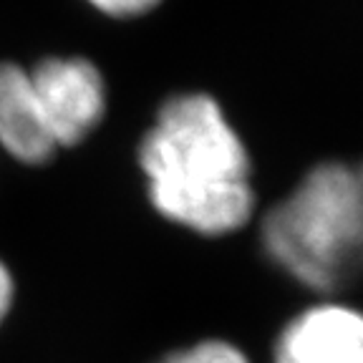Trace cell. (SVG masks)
<instances>
[{"label":"cell","mask_w":363,"mask_h":363,"mask_svg":"<svg viewBox=\"0 0 363 363\" xmlns=\"http://www.w3.org/2000/svg\"><path fill=\"white\" fill-rule=\"evenodd\" d=\"M159 363H250L238 346L227 340H202L197 346L177 351Z\"/></svg>","instance_id":"6"},{"label":"cell","mask_w":363,"mask_h":363,"mask_svg":"<svg viewBox=\"0 0 363 363\" xmlns=\"http://www.w3.org/2000/svg\"><path fill=\"white\" fill-rule=\"evenodd\" d=\"M267 255L320 293L363 272V162H323L265 215Z\"/></svg>","instance_id":"2"},{"label":"cell","mask_w":363,"mask_h":363,"mask_svg":"<svg viewBox=\"0 0 363 363\" xmlns=\"http://www.w3.org/2000/svg\"><path fill=\"white\" fill-rule=\"evenodd\" d=\"M30 86L56 147H76L106 116L108 84L101 66L81 53L45 56L28 66Z\"/></svg>","instance_id":"3"},{"label":"cell","mask_w":363,"mask_h":363,"mask_svg":"<svg viewBox=\"0 0 363 363\" xmlns=\"http://www.w3.org/2000/svg\"><path fill=\"white\" fill-rule=\"evenodd\" d=\"M0 147L16 162L40 167L58 152L30 86L28 66L0 61Z\"/></svg>","instance_id":"5"},{"label":"cell","mask_w":363,"mask_h":363,"mask_svg":"<svg viewBox=\"0 0 363 363\" xmlns=\"http://www.w3.org/2000/svg\"><path fill=\"white\" fill-rule=\"evenodd\" d=\"M16 303V278H13L11 267L0 260V325L6 323L8 313L13 311Z\"/></svg>","instance_id":"8"},{"label":"cell","mask_w":363,"mask_h":363,"mask_svg":"<svg viewBox=\"0 0 363 363\" xmlns=\"http://www.w3.org/2000/svg\"><path fill=\"white\" fill-rule=\"evenodd\" d=\"M275 363H363V313L315 306L280 333Z\"/></svg>","instance_id":"4"},{"label":"cell","mask_w":363,"mask_h":363,"mask_svg":"<svg viewBox=\"0 0 363 363\" xmlns=\"http://www.w3.org/2000/svg\"><path fill=\"white\" fill-rule=\"evenodd\" d=\"M89 11L113 23H129L154 13L162 0H81Z\"/></svg>","instance_id":"7"},{"label":"cell","mask_w":363,"mask_h":363,"mask_svg":"<svg viewBox=\"0 0 363 363\" xmlns=\"http://www.w3.org/2000/svg\"><path fill=\"white\" fill-rule=\"evenodd\" d=\"M139 164L154 210L199 235L235 233L255 212L242 136L202 89L174 91L159 104Z\"/></svg>","instance_id":"1"}]
</instances>
